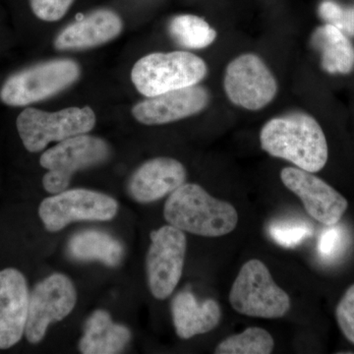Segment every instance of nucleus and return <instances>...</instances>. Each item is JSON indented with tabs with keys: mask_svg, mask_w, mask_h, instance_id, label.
<instances>
[{
	"mask_svg": "<svg viewBox=\"0 0 354 354\" xmlns=\"http://www.w3.org/2000/svg\"><path fill=\"white\" fill-rule=\"evenodd\" d=\"M263 150L304 171H320L329 157L327 140L315 118L293 113L268 121L260 133Z\"/></svg>",
	"mask_w": 354,
	"mask_h": 354,
	"instance_id": "nucleus-1",
	"label": "nucleus"
},
{
	"mask_svg": "<svg viewBox=\"0 0 354 354\" xmlns=\"http://www.w3.org/2000/svg\"><path fill=\"white\" fill-rule=\"evenodd\" d=\"M164 216L172 227L204 237L223 236L239 223V214L230 203L211 196L195 183H184L169 195Z\"/></svg>",
	"mask_w": 354,
	"mask_h": 354,
	"instance_id": "nucleus-2",
	"label": "nucleus"
},
{
	"mask_svg": "<svg viewBox=\"0 0 354 354\" xmlns=\"http://www.w3.org/2000/svg\"><path fill=\"white\" fill-rule=\"evenodd\" d=\"M206 62L187 51L155 53L133 66L132 82L140 94L151 97L197 85L207 75Z\"/></svg>",
	"mask_w": 354,
	"mask_h": 354,
	"instance_id": "nucleus-3",
	"label": "nucleus"
},
{
	"mask_svg": "<svg viewBox=\"0 0 354 354\" xmlns=\"http://www.w3.org/2000/svg\"><path fill=\"white\" fill-rule=\"evenodd\" d=\"M237 313L263 319L281 318L290 311V298L272 279L267 266L258 259L242 266L230 292Z\"/></svg>",
	"mask_w": 354,
	"mask_h": 354,
	"instance_id": "nucleus-4",
	"label": "nucleus"
},
{
	"mask_svg": "<svg viewBox=\"0 0 354 354\" xmlns=\"http://www.w3.org/2000/svg\"><path fill=\"white\" fill-rule=\"evenodd\" d=\"M80 76L73 60L58 59L28 67L9 77L0 88V100L9 106H29L48 99L75 83Z\"/></svg>",
	"mask_w": 354,
	"mask_h": 354,
	"instance_id": "nucleus-5",
	"label": "nucleus"
},
{
	"mask_svg": "<svg viewBox=\"0 0 354 354\" xmlns=\"http://www.w3.org/2000/svg\"><path fill=\"white\" fill-rule=\"evenodd\" d=\"M95 124V113L88 106L68 108L57 113L27 108L16 120L21 141L30 153L41 152L51 142L87 134Z\"/></svg>",
	"mask_w": 354,
	"mask_h": 354,
	"instance_id": "nucleus-6",
	"label": "nucleus"
},
{
	"mask_svg": "<svg viewBox=\"0 0 354 354\" xmlns=\"http://www.w3.org/2000/svg\"><path fill=\"white\" fill-rule=\"evenodd\" d=\"M109 155L108 143L90 135H77L58 142L39 158V165L48 171L43 178L44 190L50 194L66 190L75 172L102 164Z\"/></svg>",
	"mask_w": 354,
	"mask_h": 354,
	"instance_id": "nucleus-7",
	"label": "nucleus"
},
{
	"mask_svg": "<svg viewBox=\"0 0 354 354\" xmlns=\"http://www.w3.org/2000/svg\"><path fill=\"white\" fill-rule=\"evenodd\" d=\"M118 212V203L113 197L83 189L64 190L46 198L39 207V216L44 227L57 232L77 221H109Z\"/></svg>",
	"mask_w": 354,
	"mask_h": 354,
	"instance_id": "nucleus-8",
	"label": "nucleus"
},
{
	"mask_svg": "<svg viewBox=\"0 0 354 354\" xmlns=\"http://www.w3.org/2000/svg\"><path fill=\"white\" fill-rule=\"evenodd\" d=\"M150 239L146 258L149 288L153 297L164 300L183 277L187 239L183 230L171 225L153 230Z\"/></svg>",
	"mask_w": 354,
	"mask_h": 354,
	"instance_id": "nucleus-9",
	"label": "nucleus"
},
{
	"mask_svg": "<svg viewBox=\"0 0 354 354\" xmlns=\"http://www.w3.org/2000/svg\"><path fill=\"white\" fill-rule=\"evenodd\" d=\"M76 304L75 286L65 274L55 272L37 283L30 293L27 341L34 344L43 341L51 324L66 318Z\"/></svg>",
	"mask_w": 354,
	"mask_h": 354,
	"instance_id": "nucleus-10",
	"label": "nucleus"
},
{
	"mask_svg": "<svg viewBox=\"0 0 354 354\" xmlns=\"http://www.w3.org/2000/svg\"><path fill=\"white\" fill-rule=\"evenodd\" d=\"M228 100L242 109L259 111L276 97L278 83L262 58L245 53L227 65L225 74Z\"/></svg>",
	"mask_w": 354,
	"mask_h": 354,
	"instance_id": "nucleus-11",
	"label": "nucleus"
},
{
	"mask_svg": "<svg viewBox=\"0 0 354 354\" xmlns=\"http://www.w3.org/2000/svg\"><path fill=\"white\" fill-rule=\"evenodd\" d=\"M281 179L301 200L307 214L327 227L337 225L348 209V200L312 172L285 167L281 171Z\"/></svg>",
	"mask_w": 354,
	"mask_h": 354,
	"instance_id": "nucleus-12",
	"label": "nucleus"
},
{
	"mask_svg": "<svg viewBox=\"0 0 354 354\" xmlns=\"http://www.w3.org/2000/svg\"><path fill=\"white\" fill-rule=\"evenodd\" d=\"M209 102L208 91L194 85L148 97L133 108L132 114L145 125L167 124L201 113Z\"/></svg>",
	"mask_w": 354,
	"mask_h": 354,
	"instance_id": "nucleus-13",
	"label": "nucleus"
},
{
	"mask_svg": "<svg viewBox=\"0 0 354 354\" xmlns=\"http://www.w3.org/2000/svg\"><path fill=\"white\" fill-rule=\"evenodd\" d=\"M30 292L24 274L13 268L0 271V349L12 348L25 335Z\"/></svg>",
	"mask_w": 354,
	"mask_h": 354,
	"instance_id": "nucleus-14",
	"label": "nucleus"
},
{
	"mask_svg": "<svg viewBox=\"0 0 354 354\" xmlns=\"http://www.w3.org/2000/svg\"><path fill=\"white\" fill-rule=\"evenodd\" d=\"M186 178L185 167L176 158H152L132 174L128 191L135 201L147 204L171 194L185 183Z\"/></svg>",
	"mask_w": 354,
	"mask_h": 354,
	"instance_id": "nucleus-15",
	"label": "nucleus"
},
{
	"mask_svg": "<svg viewBox=\"0 0 354 354\" xmlns=\"http://www.w3.org/2000/svg\"><path fill=\"white\" fill-rule=\"evenodd\" d=\"M123 22L118 14L100 9L67 26L55 41L57 50H83L101 46L120 36Z\"/></svg>",
	"mask_w": 354,
	"mask_h": 354,
	"instance_id": "nucleus-16",
	"label": "nucleus"
},
{
	"mask_svg": "<svg viewBox=\"0 0 354 354\" xmlns=\"http://www.w3.org/2000/svg\"><path fill=\"white\" fill-rule=\"evenodd\" d=\"M171 315L177 335L189 339L215 329L221 322V309L216 300L199 301L192 292L184 290L172 299Z\"/></svg>",
	"mask_w": 354,
	"mask_h": 354,
	"instance_id": "nucleus-17",
	"label": "nucleus"
},
{
	"mask_svg": "<svg viewBox=\"0 0 354 354\" xmlns=\"http://www.w3.org/2000/svg\"><path fill=\"white\" fill-rule=\"evenodd\" d=\"M131 341V332L121 324L113 322L109 312L97 310L88 317L79 342L84 354L120 353Z\"/></svg>",
	"mask_w": 354,
	"mask_h": 354,
	"instance_id": "nucleus-18",
	"label": "nucleus"
},
{
	"mask_svg": "<svg viewBox=\"0 0 354 354\" xmlns=\"http://www.w3.org/2000/svg\"><path fill=\"white\" fill-rule=\"evenodd\" d=\"M70 257L80 262L97 261L116 267L124 257V247L108 232L87 230L74 234L67 245Z\"/></svg>",
	"mask_w": 354,
	"mask_h": 354,
	"instance_id": "nucleus-19",
	"label": "nucleus"
},
{
	"mask_svg": "<svg viewBox=\"0 0 354 354\" xmlns=\"http://www.w3.org/2000/svg\"><path fill=\"white\" fill-rule=\"evenodd\" d=\"M312 44L321 53L325 71L330 74H348L353 69V44L335 26L327 24L318 28L312 37Z\"/></svg>",
	"mask_w": 354,
	"mask_h": 354,
	"instance_id": "nucleus-20",
	"label": "nucleus"
},
{
	"mask_svg": "<svg viewBox=\"0 0 354 354\" xmlns=\"http://www.w3.org/2000/svg\"><path fill=\"white\" fill-rule=\"evenodd\" d=\"M169 32L177 43L190 50H202L216 39V32L207 21L190 14L174 17L169 23Z\"/></svg>",
	"mask_w": 354,
	"mask_h": 354,
	"instance_id": "nucleus-21",
	"label": "nucleus"
},
{
	"mask_svg": "<svg viewBox=\"0 0 354 354\" xmlns=\"http://www.w3.org/2000/svg\"><path fill=\"white\" fill-rule=\"evenodd\" d=\"M274 348L271 334L262 328L250 327L230 335L216 346V354H269Z\"/></svg>",
	"mask_w": 354,
	"mask_h": 354,
	"instance_id": "nucleus-22",
	"label": "nucleus"
},
{
	"mask_svg": "<svg viewBox=\"0 0 354 354\" xmlns=\"http://www.w3.org/2000/svg\"><path fill=\"white\" fill-rule=\"evenodd\" d=\"M269 234L279 245L293 248L308 239L312 234V228L304 221H274L269 227Z\"/></svg>",
	"mask_w": 354,
	"mask_h": 354,
	"instance_id": "nucleus-23",
	"label": "nucleus"
},
{
	"mask_svg": "<svg viewBox=\"0 0 354 354\" xmlns=\"http://www.w3.org/2000/svg\"><path fill=\"white\" fill-rule=\"evenodd\" d=\"M319 14L328 24L354 36V6L342 7L332 0H325L319 7Z\"/></svg>",
	"mask_w": 354,
	"mask_h": 354,
	"instance_id": "nucleus-24",
	"label": "nucleus"
},
{
	"mask_svg": "<svg viewBox=\"0 0 354 354\" xmlns=\"http://www.w3.org/2000/svg\"><path fill=\"white\" fill-rule=\"evenodd\" d=\"M74 0H30L32 13L39 20L55 22L64 17Z\"/></svg>",
	"mask_w": 354,
	"mask_h": 354,
	"instance_id": "nucleus-25",
	"label": "nucleus"
},
{
	"mask_svg": "<svg viewBox=\"0 0 354 354\" xmlns=\"http://www.w3.org/2000/svg\"><path fill=\"white\" fill-rule=\"evenodd\" d=\"M346 244V234L342 227L337 225H329L324 230L318 242V251L321 257L326 260H332L337 257Z\"/></svg>",
	"mask_w": 354,
	"mask_h": 354,
	"instance_id": "nucleus-26",
	"label": "nucleus"
},
{
	"mask_svg": "<svg viewBox=\"0 0 354 354\" xmlns=\"http://www.w3.org/2000/svg\"><path fill=\"white\" fill-rule=\"evenodd\" d=\"M335 317L344 337L354 344V285L346 290L337 304Z\"/></svg>",
	"mask_w": 354,
	"mask_h": 354,
	"instance_id": "nucleus-27",
	"label": "nucleus"
}]
</instances>
